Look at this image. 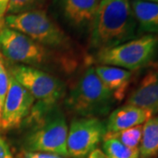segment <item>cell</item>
<instances>
[{"label":"cell","mask_w":158,"mask_h":158,"mask_svg":"<svg viewBox=\"0 0 158 158\" xmlns=\"http://www.w3.org/2000/svg\"><path fill=\"white\" fill-rule=\"evenodd\" d=\"M87 158H106V156L104 154L103 150H100L99 148H96L92 152L89 154Z\"/></svg>","instance_id":"23"},{"label":"cell","mask_w":158,"mask_h":158,"mask_svg":"<svg viewBox=\"0 0 158 158\" xmlns=\"http://www.w3.org/2000/svg\"><path fill=\"white\" fill-rule=\"evenodd\" d=\"M6 27L26 34L40 45L65 56L73 50L72 40L45 10L27 11L15 15H6Z\"/></svg>","instance_id":"4"},{"label":"cell","mask_w":158,"mask_h":158,"mask_svg":"<svg viewBox=\"0 0 158 158\" xmlns=\"http://www.w3.org/2000/svg\"><path fill=\"white\" fill-rule=\"evenodd\" d=\"M0 158H14L7 141L0 136Z\"/></svg>","instance_id":"21"},{"label":"cell","mask_w":158,"mask_h":158,"mask_svg":"<svg viewBox=\"0 0 158 158\" xmlns=\"http://www.w3.org/2000/svg\"><path fill=\"white\" fill-rule=\"evenodd\" d=\"M9 74L39 102L58 104L65 94L62 80L39 68L16 64L11 66Z\"/></svg>","instance_id":"7"},{"label":"cell","mask_w":158,"mask_h":158,"mask_svg":"<svg viewBox=\"0 0 158 158\" xmlns=\"http://www.w3.org/2000/svg\"><path fill=\"white\" fill-rule=\"evenodd\" d=\"M158 52V36L145 34L112 48L98 51L96 62L127 70L144 68L154 60Z\"/></svg>","instance_id":"5"},{"label":"cell","mask_w":158,"mask_h":158,"mask_svg":"<svg viewBox=\"0 0 158 158\" xmlns=\"http://www.w3.org/2000/svg\"><path fill=\"white\" fill-rule=\"evenodd\" d=\"M139 151L141 158H153L158 155V116L150 118L143 125Z\"/></svg>","instance_id":"15"},{"label":"cell","mask_w":158,"mask_h":158,"mask_svg":"<svg viewBox=\"0 0 158 158\" xmlns=\"http://www.w3.org/2000/svg\"><path fill=\"white\" fill-rule=\"evenodd\" d=\"M49 0H10L7 7V15H15L27 11L44 10Z\"/></svg>","instance_id":"18"},{"label":"cell","mask_w":158,"mask_h":158,"mask_svg":"<svg viewBox=\"0 0 158 158\" xmlns=\"http://www.w3.org/2000/svg\"><path fill=\"white\" fill-rule=\"evenodd\" d=\"M103 152L106 158H139V148H131L113 138L103 139Z\"/></svg>","instance_id":"16"},{"label":"cell","mask_w":158,"mask_h":158,"mask_svg":"<svg viewBox=\"0 0 158 158\" xmlns=\"http://www.w3.org/2000/svg\"><path fill=\"white\" fill-rule=\"evenodd\" d=\"M131 8L138 25V33L158 36V4L133 0Z\"/></svg>","instance_id":"14"},{"label":"cell","mask_w":158,"mask_h":158,"mask_svg":"<svg viewBox=\"0 0 158 158\" xmlns=\"http://www.w3.org/2000/svg\"><path fill=\"white\" fill-rule=\"evenodd\" d=\"M21 126L24 127L21 140L23 150L68 156L69 127L65 114L58 104L34 103Z\"/></svg>","instance_id":"1"},{"label":"cell","mask_w":158,"mask_h":158,"mask_svg":"<svg viewBox=\"0 0 158 158\" xmlns=\"http://www.w3.org/2000/svg\"><path fill=\"white\" fill-rule=\"evenodd\" d=\"M141 1H148V2H152V3H156V4H158V0H141Z\"/></svg>","instance_id":"24"},{"label":"cell","mask_w":158,"mask_h":158,"mask_svg":"<svg viewBox=\"0 0 158 158\" xmlns=\"http://www.w3.org/2000/svg\"><path fill=\"white\" fill-rule=\"evenodd\" d=\"M0 54L10 62L35 68L46 65L53 57L49 49L7 27L0 31Z\"/></svg>","instance_id":"6"},{"label":"cell","mask_w":158,"mask_h":158,"mask_svg":"<svg viewBox=\"0 0 158 158\" xmlns=\"http://www.w3.org/2000/svg\"><path fill=\"white\" fill-rule=\"evenodd\" d=\"M114 102L112 92L98 77L95 67H89L70 88L65 105L69 112L79 117L99 118L110 112Z\"/></svg>","instance_id":"3"},{"label":"cell","mask_w":158,"mask_h":158,"mask_svg":"<svg viewBox=\"0 0 158 158\" xmlns=\"http://www.w3.org/2000/svg\"><path fill=\"white\" fill-rule=\"evenodd\" d=\"M106 133V124L99 118L79 117L69 127L67 136L68 156L85 158L98 148Z\"/></svg>","instance_id":"8"},{"label":"cell","mask_w":158,"mask_h":158,"mask_svg":"<svg viewBox=\"0 0 158 158\" xmlns=\"http://www.w3.org/2000/svg\"><path fill=\"white\" fill-rule=\"evenodd\" d=\"M18 158H64L62 156L46 152H35L21 150L18 154Z\"/></svg>","instance_id":"20"},{"label":"cell","mask_w":158,"mask_h":158,"mask_svg":"<svg viewBox=\"0 0 158 158\" xmlns=\"http://www.w3.org/2000/svg\"><path fill=\"white\" fill-rule=\"evenodd\" d=\"M9 78H10V74L6 69V64L3 60V56L0 54V120H1L4 104L6 101V95L9 89Z\"/></svg>","instance_id":"19"},{"label":"cell","mask_w":158,"mask_h":158,"mask_svg":"<svg viewBox=\"0 0 158 158\" xmlns=\"http://www.w3.org/2000/svg\"><path fill=\"white\" fill-rule=\"evenodd\" d=\"M98 77L113 94L115 101H122L127 94L132 78V72L124 69L98 65L95 67Z\"/></svg>","instance_id":"13"},{"label":"cell","mask_w":158,"mask_h":158,"mask_svg":"<svg viewBox=\"0 0 158 158\" xmlns=\"http://www.w3.org/2000/svg\"><path fill=\"white\" fill-rule=\"evenodd\" d=\"M143 126L139 125L114 133H106L104 138H113L131 148H139L142 136ZM103 138V139H104Z\"/></svg>","instance_id":"17"},{"label":"cell","mask_w":158,"mask_h":158,"mask_svg":"<svg viewBox=\"0 0 158 158\" xmlns=\"http://www.w3.org/2000/svg\"><path fill=\"white\" fill-rule=\"evenodd\" d=\"M35 99L22 85L10 75L9 89L4 104L0 120V130L19 128L34 106Z\"/></svg>","instance_id":"9"},{"label":"cell","mask_w":158,"mask_h":158,"mask_svg":"<svg viewBox=\"0 0 158 158\" xmlns=\"http://www.w3.org/2000/svg\"><path fill=\"white\" fill-rule=\"evenodd\" d=\"M9 2L10 0H0V31L6 27L5 18Z\"/></svg>","instance_id":"22"},{"label":"cell","mask_w":158,"mask_h":158,"mask_svg":"<svg viewBox=\"0 0 158 158\" xmlns=\"http://www.w3.org/2000/svg\"><path fill=\"white\" fill-rule=\"evenodd\" d=\"M152 116L153 113L149 111L125 105L115 109L108 116L106 123V133H114L144 124Z\"/></svg>","instance_id":"12"},{"label":"cell","mask_w":158,"mask_h":158,"mask_svg":"<svg viewBox=\"0 0 158 158\" xmlns=\"http://www.w3.org/2000/svg\"><path fill=\"white\" fill-rule=\"evenodd\" d=\"M137 22L128 0H100L89 29V45L97 52L136 38Z\"/></svg>","instance_id":"2"},{"label":"cell","mask_w":158,"mask_h":158,"mask_svg":"<svg viewBox=\"0 0 158 158\" xmlns=\"http://www.w3.org/2000/svg\"><path fill=\"white\" fill-rule=\"evenodd\" d=\"M100 0H53V6L64 22L76 30L90 29Z\"/></svg>","instance_id":"10"},{"label":"cell","mask_w":158,"mask_h":158,"mask_svg":"<svg viewBox=\"0 0 158 158\" xmlns=\"http://www.w3.org/2000/svg\"><path fill=\"white\" fill-rule=\"evenodd\" d=\"M126 105L158 113V70L149 71L127 98Z\"/></svg>","instance_id":"11"}]
</instances>
